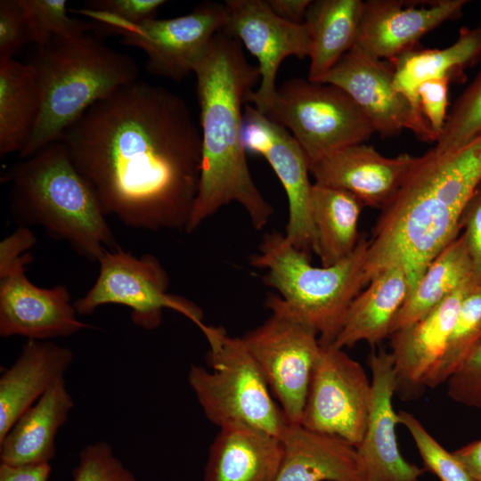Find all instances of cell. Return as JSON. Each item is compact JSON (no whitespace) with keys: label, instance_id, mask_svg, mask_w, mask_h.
I'll return each instance as SVG.
<instances>
[{"label":"cell","instance_id":"obj_29","mask_svg":"<svg viewBox=\"0 0 481 481\" xmlns=\"http://www.w3.org/2000/svg\"><path fill=\"white\" fill-rule=\"evenodd\" d=\"M472 277V265L462 232L427 266L395 317L392 332L418 322Z\"/></svg>","mask_w":481,"mask_h":481},{"label":"cell","instance_id":"obj_21","mask_svg":"<svg viewBox=\"0 0 481 481\" xmlns=\"http://www.w3.org/2000/svg\"><path fill=\"white\" fill-rule=\"evenodd\" d=\"M73 352L50 340L28 339L0 378V440L18 419L63 379Z\"/></svg>","mask_w":481,"mask_h":481},{"label":"cell","instance_id":"obj_38","mask_svg":"<svg viewBox=\"0 0 481 481\" xmlns=\"http://www.w3.org/2000/svg\"><path fill=\"white\" fill-rule=\"evenodd\" d=\"M30 43L28 23L19 0L0 1V59L13 58Z\"/></svg>","mask_w":481,"mask_h":481},{"label":"cell","instance_id":"obj_37","mask_svg":"<svg viewBox=\"0 0 481 481\" xmlns=\"http://www.w3.org/2000/svg\"><path fill=\"white\" fill-rule=\"evenodd\" d=\"M445 383L452 400L469 407L481 408V339Z\"/></svg>","mask_w":481,"mask_h":481},{"label":"cell","instance_id":"obj_20","mask_svg":"<svg viewBox=\"0 0 481 481\" xmlns=\"http://www.w3.org/2000/svg\"><path fill=\"white\" fill-rule=\"evenodd\" d=\"M417 157H386L358 143L336 151L310 165L314 183L346 191L364 207L382 209L397 193Z\"/></svg>","mask_w":481,"mask_h":481},{"label":"cell","instance_id":"obj_30","mask_svg":"<svg viewBox=\"0 0 481 481\" xmlns=\"http://www.w3.org/2000/svg\"><path fill=\"white\" fill-rule=\"evenodd\" d=\"M479 55L481 37L477 29L463 28L456 42L446 48L411 49L392 60L395 87L420 110L417 90L422 83L450 77Z\"/></svg>","mask_w":481,"mask_h":481},{"label":"cell","instance_id":"obj_34","mask_svg":"<svg viewBox=\"0 0 481 481\" xmlns=\"http://www.w3.org/2000/svg\"><path fill=\"white\" fill-rule=\"evenodd\" d=\"M398 414L400 424L413 439L425 470L435 474L440 481H476L453 452L441 445L413 414L404 411Z\"/></svg>","mask_w":481,"mask_h":481},{"label":"cell","instance_id":"obj_11","mask_svg":"<svg viewBox=\"0 0 481 481\" xmlns=\"http://www.w3.org/2000/svg\"><path fill=\"white\" fill-rule=\"evenodd\" d=\"M371 398V380L363 367L344 349L321 345L300 424L356 448L365 432Z\"/></svg>","mask_w":481,"mask_h":481},{"label":"cell","instance_id":"obj_39","mask_svg":"<svg viewBox=\"0 0 481 481\" xmlns=\"http://www.w3.org/2000/svg\"><path fill=\"white\" fill-rule=\"evenodd\" d=\"M449 83L450 77L435 78L422 83L417 90L421 112L434 132L436 141L447 118Z\"/></svg>","mask_w":481,"mask_h":481},{"label":"cell","instance_id":"obj_14","mask_svg":"<svg viewBox=\"0 0 481 481\" xmlns=\"http://www.w3.org/2000/svg\"><path fill=\"white\" fill-rule=\"evenodd\" d=\"M320 83L345 91L362 109L382 138L411 130L420 140L436 142L420 110L394 85L393 68L356 47L344 54Z\"/></svg>","mask_w":481,"mask_h":481},{"label":"cell","instance_id":"obj_40","mask_svg":"<svg viewBox=\"0 0 481 481\" xmlns=\"http://www.w3.org/2000/svg\"><path fill=\"white\" fill-rule=\"evenodd\" d=\"M462 228L472 265V278L481 281V181L463 212L461 230Z\"/></svg>","mask_w":481,"mask_h":481},{"label":"cell","instance_id":"obj_16","mask_svg":"<svg viewBox=\"0 0 481 481\" xmlns=\"http://www.w3.org/2000/svg\"><path fill=\"white\" fill-rule=\"evenodd\" d=\"M32 260L28 252L0 276V335L49 340L90 328L77 318L66 286L41 288L28 279L26 265Z\"/></svg>","mask_w":481,"mask_h":481},{"label":"cell","instance_id":"obj_33","mask_svg":"<svg viewBox=\"0 0 481 481\" xmlns=\"http://www.w3.org/2000/svg\"><path fill=\"white\" fill-rule=\"evenodd\" d=\"M481 135V69L454 102L433 148L447 152L469 143Z\"/></svg>","mask_w":481,"mask_h":481},{"label":"cell","instance_id":"obj_12","mask_svg":"<svg viewBox=\"0 0 481 481\" xmlns=\"http://www.w3.org/2000/svg\"><path fill=\"white\" fill-rule=\"evenodd\" d=\"M224 21V4L202 3L188 14L151 19L119 36L124 45L145 53L149 73L179 82L194 73Z\"/></svg>","mask_w":481,"mask_h":481},{"label":"cell","instance_id":"obj_35","mask_svg":"<svg viewBox=\"0 0 481 481\" xmlns=\"http://www.w3.org/2000/svg\"><path fill=\"white\" fill-rule=\"evenodd\" d=\"M164 0H88L76 12L92 18L110 33L120 35L127 28L155 19Z\"/></svg>","mask_w":481,"mask_h":481},{"label":"cell","instance_id":"obj_10","mask_svg":"<svg viewBox=\"0 0 481 481\" xmlns=\"http://www.w3.org/2000/svg\"><path fill=\"white\" fill-rule=\"evenodd\" d=\"M100 271L91 289L73 302L77 314L88 315L104 305H121L131 310L133 323L144 330L158 328L169 308L197 326L203 313L193 302L168 293L169 277L151 254L136 257L122 248L107 251L98 262Z\"/></svg>","mask_w":481,"mask_h":481},{"label":"cell","instance_id":"obj_44","mask_svg":"<svg viewBox=\"0 0 481 481\" xmlns=\"http://www.w3.org/2000/svg\"><path fill=\"white\" fill-rule=\"evenodd\" d=\"M476 481H481V439L452 452Z\"/></svg>","mask_w":481,"mask_h":481},{"label":"cell","instance_id":"obj_45","mask_svg":"<svg viewBox=\"0 0 481 481\" xmlns=\"http://www.w3.org/2000/svg\"><path fill=\"white\" fill-rule=\"evenodd\" d=\"M476 29H477V32H478V34H479V36L481 37V24Z\"/></svg>","mask_w":481,"mask_h":481},{"label":"cell","instance_id":"obj_26","mask_svg":"<svg viewBox=\"0 0 481 481\" xmlns=\"http://www.w3.org/2000/svg\"><path fill=\"white\" fill-rule=\"evenodd\" d=\"M362 7L360 0L311 2L304 22L311 41L309 81L320 83L355 45Z\"/></svg>","mask_w":481,"mask_h":481},{"label":"cell","instance_id":"obj_2","mask_svg":"<svg viewBox=\"0 0 481 481\" xmlns=\"http://www.w3.org/2000/svg\"><path fill=\"white\" fill-rule=\"evenodd\" d=\"M193 74L200 106L201 167L185 232L192 233L231 202L240 205L252 226L262 230L273 208L249 168L242 109L246 96L260 82L259 69L247 61L240 42L221 30Z\"/></svg>","mask_w":481,"mask_h":481},{"label":"cell","instance_id":"obj_32","mask_svg":"<svg viewBox=\"0 0 481 481\" xmlns=\"http://www.w3.org/2000/svg\"><path fill=\"white\" fill-rule=\"evenodd\" d=\"M23 8L30 43L37 47L53 37H74L85 34L94 24L69 15L65 0H19Z\"/></svg>","mask_w":481,"mask_h":481},{"label":"cell","instance_id":"obj_41","mask_svg":"<svg viewBox=\"0 0 481 481\" xmlns=\"http://www.w3.org/2000/svg\"><path fill=\"white\" fill-rule=\"evenodd\" d=\"M37 243V237L30 228L18 226L0 242V276L5 274L16 262Z\"/></svg>","mask_w":481,"mask_h":481},{"label":"cell","instance_id":"obj_6","mask_svg":"<svg viewBox=\"0 0 481 481\" xmlns=\"http://www.w3.org/2000/svg\"><path fill=\"white\" fill-rule=\"evenodd\" d=\"M367 249L368 240L361 238L348 257L318 267L284 233L273 231L263 236L249 263L266 271L264 283L278 291L279 304L314 329L320 344L326 346L334 343L351 303L368 285Z\"/></svg>","mask_w":481,"mask_h":481},{"label":"cell","instance_id":"obj_7","mask_svg":"<svg viewBox=\"0 0 481 481\" xmlns=\"http://www.w3.org/2000/svg\"><path fill=\"white\" fill-rule=\"evenodd\" d=\"M208 344L212 370L192 365L188 382L209 421L241 423L281 437L289 425L241 338L220 326H198Z\"/></svg>","mask_w":481,"mask_h":481},{"label":"cell","instance_id":"obj_31","mask_svg":"<svg viewBox=\"0 0 481 481\" xmlns=\"http://www.w3.org/2000/svg\"><path fill=\"white\" fill-rule=\"evenodd\" d=\"M480 339L481 281L471 278L461 300L444 355L436 371L433 387L447 381Z\"/></svg>","mask_w":481,"mask_h":481},{"label":"cell","instance_id":"obj_15","mask_svg":"<svg viewBox=\"0 0 481 481\" xmlns=\"http://www.w3.org/2000/svg\"><path fill=\"white\" fill-rule=\"evenodd\" d=\"M243 136L247 151L264 157L285 190L289 207L286 238L310 257L314 253L315 240L310 210L313 183L309 180L307 157L288 129L251 104L244 106Z\"/></svg>","mask_w":481,"mask_h":481},{"label":"cell","instance_id":"obj_28","mask_svg":"<svg viewBox=\"0 0 481 481\" xmlns=\"http://www.w3.org/2000/svg\"><path fill=\"white\" fill-rule=\"evenodd\" d=\"M41 106L32 66L13 58L0 59V156L18 155L27 144Z\"/></svg>","mask_w":481,"mask_h":481},{"label":"cell","instance_id":"obj_3","mask_svg":"<svg viewBox=\"0 0 481 481\" xmlns=\"http://www.w3.org/2000/svg\"><path fill=\"white\" fill-rule=\"evenodd\" d=\"M480 181L481 135L459 149H431L417 157L368 240V283L400 265L412 289L430 262L459 235L463 212Z\"/></svg>","mask_w":481,"mask_h":481},{"label":"cell","instance_id":"obj_17","mask_svg":"<svg viewBox=\"0 0 481 481\" xmlns=\"http://www.w3.org/2000/svg\"><path fill=\"white\" fill-rule=\"evenodd\" d=\"M369 365L371 398L365 432L355 448L363 481H419L425 469L406 461L397 442L395 426L400 420L393 406L395 382L390 352H371Z\"/></svg>","mask_w":481,"mask_h":481},{"label":"cell","instance_id":"obj_27","mask_svg":"<svg viewBox=\"0 0 481 481\" xmlns=\"http://www.w3.org/2000/svg\"><path fill=\"white\" fill-rule=\"evenodd\" d=\"M363 204L350 192L313 183L310 210L314 232V253L322 266L348 257L361 238L358 223Z\"/></svg>","mask_w":481,"mask_h":481},{"label":"cell","instance_id":"obj_19","mask_svg":"<svg viewBox=\"0 0 481 481\" xmlns=\"http://www.w3.org/2000/svg\"><path fill=\"white\" fill-rule=\"evenodd\" d=\"M416 7L398 0L363 2L355 47L376 58L394 60L425 34L461 16L467 0H439ZM353 46V47H354Z\"/></svg>","mask_w":481,"mask_h":481},{"label":"cell","instance_id":"obj_42","mask_svg":"<svg viewBox=\"0 0 481 481\" xmlns=\"http://www.w3.org/2000/svg\"><path fill=\"white\" fill-rule=\"evenodd\" d=\"M49 462L23 465L0 463V481H47L51 474Z\"/></svg>","mask_w":481,"mask_h":481},{"label":"cell","instance_id":"obj_24","mask_svg":"<svg viewBox=\"0 0 481 481\" xmlns=\"http://www.w3.org/2000/svg\"><path fill=\"white\" fill-rule=\"evenodd\" d=\"M411 290L408 273L400 265L378 274L351 303L333 345L342 349L359 342L375 346L389 338Z\"/></svg>","mask_w":481,"mask_h":481},{"label":"cell","instance_id":"obj_43","mask_svg":"<svg viewBox=\"0 0 481 481\" xmlns=\"http://www.w3.org/2000/svg\"><path fill=\"white\" fill-rule=\"evenodd\" d=\"M271 11L279 18L295 24H302L305 18L310 0H265Z\"/></svg>","mask_w":481,"mask_h":481},{"label":"cell","instance_id":"obj_5","mask_svg":"<svg viewBox=\"0 0 481 481\" xmlns=\"http://www.w3.org/2000/svg\"><path fill=\"white\" fill-rule=\"evenodd\" d=\"M35 70L41 106L32 134L19 154L26 159L58 142L88 108L139 77L129 55L87 34L53 37L28 61Z\"/></svg>","mask_w":481,"mask_h":481},{"label":"cell","instance_id":"obj_18","mask_svg":"<svg viewBox=\"0 0 481 481\" xmlns=\"http://www.w3.org/2000/svg\"><path fill=\"white\" fill-rule=\"evenodd\" d=\"M470 280L423 318L393 332L388 338L395 393L401 398L412 399L426 387L433 388Z\"/></svg>","mask_w":481,"mask_h":481},{"label":"cell","instance_id":"obj_1","mask_svg":"<svg viewBox=\"0 0 481 481\" xmlns=\"http://www.w3.org/2000/svg\"><path fill=\"white\" fill-rule=\"evenodd\" d=\"M59 141L106 216L135 229L185 231L201 133L180 95L137 79L94 103Z\"/></svg>","mask_w":481,"mask_h":481},{"label":"cell","instance_id":"obj_13","mask_svg":"<svg viewBox=\"0 0 481 481\" xmlns=\"http://www.w3.org/2000/svg\"><path fill=\"white\" fill-rule=\"evenodd\" d=\"M223 31L238 39L257 60L259 86L245 99L265 113L273 102L276 77L289 56L309 57L311 41L305 23L288 22L275 15L265 0H226Z\"/></svg>","mask_w":481,"mask_h":481},{"label":"cell","instance_id":"obj_25","mask_svg":"<svg viewBox=\"0 0 481 481\" xmlns=\"http://www.w3.org/2000/svg\"><path fill=\"white\" fill-rule=\"evenodd\" d=\"M74 405L65 380L53 385L27 410L0 440L2 463L49 462L55 455V436Z\"/></svg>","mask_w":481,"mask_h":481},{"label":"cell","instance_id":"obj_23","mask_svg":"<svg viewBox=\"0 0 481 481\" xmlns=\"http://www.w3.org/2000/svg\"><path fill=\"white\" fill-rule=\"evenodd\" d=\"M275 481H363L355 447L339 437L289 423Z\"/></svg>","mask_w":481,"mask_h":481},{"label":"cell","instance_id":"obj_22","mask_svg":"<svg viewBox=\"0 0 481 481\" xmlns=\"http://www.w3.org/2000/svg\"><path fill=\"white\" fill-rule=\"evenodd\" d=\"M283 448L280 437L241 423L219 428L203 481H275Z\"/></svg>","mask_w":481,"mask_h":481},{"label":"cell","instance_id":"obj_8","mask_svg":"<svg viewBox=\"0 0 481 481\" xmlns=\"http://www.w3.org/2000/svg\"><path fill=\"white\" fill-rule=\"evenodd\" d=\"M284 126L310 165L345 147L363 143L375 130L356 102L341 88L292 78L277 87L264 113Z\"/></svg>","mask_w":481,"mask_h":481},{"label":"cell","instance_id":"obj_4","mask_svg":"<svg viewBox=\"0 0 481 481\" xmlns=\"http://www.w3.org/2000/svg\"><path fill=\"white\" fill-rule=\"evenodd\" d=\"M5 177L10 213L18 226H40L91 262L121 248L96 195L61 141L20 159Z\"/></svg>","mask_w":481,"mask_h":481},{"label":"cell","instance_id":"obj_36","mask_svg":"<svg viewBox=\"0 0 481 481\" xmlns=\"http://www.w3.org/2000/svg\"><path fill=\"white\" fill-rule=\"evenodd\" d=\"M72 477L73 481H138L105 441L86 445L81 450Z\"/></svg>","mask_w":481,"mask_h":481},{"label":"cell","instance_id":"obj_9","mask_svg":"<svg viewBox=\"0 0 481 481\" xmlns=\"http://www.w3.org/2000/svg\"><path fill=\"white\" fill-rule=\"evenodd\" d=\"M271 315L241 337L287 420L300 424L312 371L321 350L317 332L269 295Z\"/></svg>","mask_w":481,"mask_h":481}]
</instances>
